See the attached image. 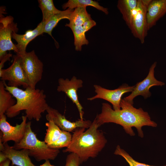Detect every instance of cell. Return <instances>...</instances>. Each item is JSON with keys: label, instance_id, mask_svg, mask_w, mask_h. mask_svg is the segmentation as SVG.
Returning <instances> with one entry per match:
<instances>
[{"label": "cell", "instance_id": "cell-26", "mask_svg": "<svg viewBox=\"0 0 166 166\" xmlns=\"http://www.w3.org/2000/svg\"><path fill=\"white\" fill-rule=\"evenodd\" d=\"M114 154L116 155H120L123 157L128 164L129 166H156L150 165L137 161L125 150L122 149L119 145L117 146ZM162 166H166V165Z\"/></svg>", "mask_w": 166, "mask_h": 166}, {"label": "cell", "instance_id": "cell-6", "mask_svg": "<svg viewBox=\"0 0 166 166\" xmlns=\"http://www.w3.org/2000/svg\"><path fill=\"white\" fill-rule=\"evenodd\" d=\"M12 64L6 69L0 70L1 81H7L8 86L18 87L22 86L25 89L30 87L29 83L23 69L21 57L16 54L13 56Z\"/></svg>", "mask_w": 166, "mask_h": 166}, {"label": "cell", "instance_id": "cell-9", "mask_svg": "<svg viewBox=\"0 0 166 166\" xmlns=\"http://www.w3.org/2000/svg\"><path fill=\"white\" fill-rule=\"evenodd\" d=\"M93 86L96 94L88 98V100L93 101L97 99H104L112 104L113 109L118 110L121 109L120 104L122 96L125 93L132 92L135 85L130 86L124 83L117 88L113 90L107 89L97 85H94Z\"/></svg>", "mask_w": 166, "mask_h": 166}, {"label": "cell", "instance_id": "cell-30", "mask_svg": "<svg viewBox=\"0 0 166 166\" xmlns=\"http://www.w3.org/2000/svg\"><path fill=\"white\" fill-rule=\"evenodd\" d=\"M8 158L7 157L5 154L2 152H0V163L6 161Z\"/></svg>", "mask_w": 166, "mask_h": 166}, {"label": "cell", "instance_id": "cell-17", "mask_svg": "<svg viewBox=\"0 0 166 166\" xmlns=\"http://www.w3.org/2000/svg\"><path fill=\"white\" fill-rule=\"evenodd\" d=\"M12 94L5 89L4 81H0V116L5 114L6 111L16 103V101Z\"/></svg>", "mask_w": 166, "mask_h": 166}, {"label": "cell", "instance_id": "cell-10", "mask_svg": "<svg viewBox=\"0 0 166 166\" xmlns=\"http://www.w3.org/2000/svg\"><path fill=\"white\" fill-rule=\"evenodd\" d=\"M22 121L15 126L11 125L7 121L5 115L0 116V140L3 143L13 141L17 144L19 143L23 138L26 131L27 117L26 116L22 117Z\"/></svg>", "mask_w": 166, "mask_h": 166}, {"label": "cell", "instance_id": "cell-29", "mask_svg": "<svg viewBox=\"0 0 166 166\" xmlns=\"http://www.w3.org/2000/svg\"><path fill=\"white\" fill-rule=\"evenodd\" d=\"M12 54L10 53H6L0 60V70H2L4 66V64L7 61L10 60V58L12 57Z\"/></svg>", "mask_w": 166, "mask_h": 166}, {"label": "cell", "instance_id": "cell-3", "mask_svg": "<svg viewBox=\"0 0 166 166\" xmlns=\"http://www.w3.org/2000/svg\"><path fill=\"white\" fill-rule=\"evenodd\" d=\"M99 127L94 119L86 131L84 128L75 129L70 144L63 152L75 154L81 164L89 158L96 157L107 142L103 133L98 129Z\"/></svg>", "mask_w": 166, "mask_h": 166}, {"label": "cell", "instance_id": "cell-5", "mask_svg": "<svg viewBox=\"0 0 166 166\" xmlns=\"http://www.w3.org/2000/svg\"><path fill=\"white\" fill-rule=\"evenodd\" d=\"M151 0H138L137 6L132 12L128 26L133 36L142 44L144 43L148 30L146 13L148 4Z\"/></svg>", "mask_w": 166, "mask_h": 166}, {"label": "cell", "instance_id": "cell-28", "mask_svg": "<svg viewBox=\"0 0 166 166\" xmlns=\"http://www.w3.org/2000/svg\"><path fill=\"white\" fill-rule=\"evenodd\" d=\"M96 25V22L92 19H91L86 21L83 24L82 26L84 31L86 32L93 27L95 26Z\"/></svg>", "mask_w": 166, "mask_h": 166}, {"label": "cell", "instance_id": "cell-23", "mask_svg": "<svg viewBox=\"0 0 166 166\" xmlns=\"http://www.w3.org/2000/svg\"><path fill=\"white\" fill-rule=\"evenodd\" d=\"M72 30L74 36V45L75 49L77 51L81 50L83 45H87L89 41L86 39L85 32L82 26H69Z\"/></svg>", "mask_w": 166, "mask_h": 166}, {"label": "cell", "instance_id": "cell-21", "mask_svg": "<svg viewBox=\"0 0 166 166\" xmlns=\"http://www.w3.org/2000/svg\"><path fill=\"white\" fill-rule=\"evenodd\" d=\"M88 6L93 7L102 11L106 14H109L108 8L100 6L98 2L92 0H69L63 5L62 8L64 9L67 8L74 9L77 7H86Z\"/></svg>", "mask_w": 166, "mask_h": 166}, {"label": "cell", "instance_id": "cell-32", "mask_svg": "<svg viewBox=\"0 0 166 166\" xmlns=\"http://www.w3.org/2000/svg\"><path fill=\"white\" fill-rule=\"evenodd\" d=\"M51 165L49 162V160H47L45 161L43 164L39 166H51Z\"/></svg>", "mask_w": 166, "mask_h": 166}, {"label": "cell", "instance_id": "cell-16", "mask_svg": "<svg viewBox=\"0 0 166 166\" xmlns=\"http://www.w3.org/2000/svg\"><path fill=\"white\" fill-rule=\"evenodd\" d=\"M166 13V0H151L148 6L146 19L148 30Z\"/></svg>", "mask_w": 166, "mask_h": 166}, {"label": "cell", "instance_id": "cell-33", "mask_svg": "<svg viewBox=\"0 0 166 166\" xmlns=\"http://www.w3.org/2000/svg\"><path fill=\"white\" fill-rule=\"evenodd\" d=\"M51 166H54V165H51Z\"/></svg>", "mask_w": 166, "mask_h": 166}, {"label": "cell", "instance_id": "cell-4", "mask_svg": "<svg viewBox=\"0 0 166 166\" xmlns=\"http://www.w3.org/2000/svg\"><path fill=\"white\" fill-rule=\"evenodd\" d=\"M31 123L30 121L27 122L23 138L19 143H15L11 147L18 150L23 149L28 150L30 156L33 157L38 161L54 160L59 153V150L50 148L44 141L38 139L32 130Z\"/></svg>", "mask_w": 166, "mask_h": 166}, {"label": "cell", "instance_id": "cell-18", "mask_svg": "<svg viewBox=\"0 0 166 166\" xmlns=\"http://www.w3.org/2000/svg\"><path fill=\"white\" fill-rule=\"evenodd\" d=\"M74 10V9L68 8L65 10L62 11L59 13L51 16L47 22H45L43 30V33H47L53 37L52 32L53 28L61 19H67L69 20Z\"/></svg>", "mask_w": 166, "mask_h": 166}, {"label": "cell", "instance_id": "cell-1", "mask_svg": "<svg viewBox=\"0 0 166 166\" xmlns=\"http://www.w3.org/2000/svg\"><path fill=\"white\" fill-rule=\"evenodd\" d=\"M120 106L121 109L115 110L109 104L103 103L101 113L95 118L99 126L106 123H114L121 126L125 132L131 136L135 135L132 129L134 127L141 138L144 137L142 129L143 126H157L156 123L151 120L148 113L142 108L134 107L133 104L123 98L121 100Z\"/></svg>", "mask_w": 166, "mask_h": 166}, {"label": "cell", "instance_id": "cell-11", "mask_svg": "<svg viewBox=\"0 0 166 166\" xmlns=\"http://www.w3.org/2000/svg\"><path fill=\"white\" fill-rule=\"evenodd\" d=\"M157 62H154L151 65L147 76L142 81L137 82L131 94L123 99L127 102L133 104V99L136 97L140 95L144 99L150 97L151 93L149 89L154 86H162L165 85L164 82L157 80L154 76L155 69Z\"/></svg>", "mask_w": 166, "mask_h": 166}, {"label": "cell", "instance_id": "cell-14", "mask_svg": "<svg viewBox=\"0 0 166 166\" xmlns=\"http://www.w3.org/2000/svg\"><path fill=\"white\" fill-rule=\"evenodd\" d=\"M3 144L4 148L1 151L4 152L7 157L12 162L11 165L35 166L30 158L28 150L26 149L16 150L10 146L7 143Z\"/></svg>", "mask_w": 166, "mask_h": 166}, {"label": "cell", "instance_id": "cell-20", "mask_svg": "<svg viewBox=\"0 0 166 166\" xmlns=\"http://www.w3.org/2000/svg\"><path fill=\"white\" fill-rule=\"evenodd\" d=\"M91 19V15L87 12L86 7H77L72 12L69 22L66 24L65 26H82L86 21Z\"/></svg>", "mask_w": 166, "mask_h": 166}, {"label": "cell", "instance_id": "cell-25", "mask_svg": "<svg viewBox=\"0 0 166 166\" xmlns=\"http://www.w3.org/2000/svg\"><path fill=\"white\" fill-rule=\"evenodd\" d=\"M72 136L70 132L62 130L61 135L57 141L53 144L48 145L51 148L55 149L68 147L72 140Z\"/></svg>", "mask_w": 166, "mask_h": 166}, {"label": "cell", "instance_id": "cell-22", "mask_svg": "<svg viewBox=\"0 0 166 166\" xmlns=\"http://www.w3.org/2000/svg\"><path fill=\"white\" fill-rule=\"evenodd\" d=\"M38 2L42 13L43 22H46L51 16L62 11L55 7L52 0H39Z\"/></svg>", "mask_w": 166, "mask_h": 166}, {"label": "cell", "instance_id": "cell-31", "mask_svg": "<svg viewBox=\"0 0 166 166\" xmlns=\"http://www.w3.org/2000/svg\"><path fill=\"white\" fill-rule=\"evenodd\" d=\"M10 162V160L8 159L5 161L0 163V166H9Z\"/></svg>", "mask_w": 166, "mask_h": 166}, {"label": "cell", "instance_id": "cell-8", "mask_svg": "<svg viewBox=\"0 0 166 166\" xmlns=\"http://www.w3.org/2000/svg\"><path fill=\"white\" fill-rule=\"evenodd\" d=\"M18 30L17 24L14 23L11 16L1 17L0 19V59L7 53V51L13 50L17 53L18 51L12 42L11 37L13 32Z\"/></svg>", "mask_w": 166, "mask_h": 166}, {"label": "cell", "instance_id": "cell-27", "mask_svg": "<svg viewBox=\"0 0 166 166\" xmlns=\"http://www.w3.org/2000/svg\"><path fill=\"white\" fill-rule=\"evenodd\" d=\"M81 162L78 156L73 153L68 155L65 166H79Z\"/></svg>", "mask_w": 166, "mask_h": 166}, {"label": "cell", "instance_id": "cell-19", "mask_svg": "<svg viewBox=\"0 0 166 166\" xmlns=\"http://www.w3.org/2000/svg\"><path fill=\"white\" fill-rule=\"evenodd\" d=\"M138 0H119L117 7L122 15L127 26L129 24L133 10L136 8Z\"/></svg>", "mask_w": 166, "mask_h": 166}, {"label": "cell", "instance_id": "cell-13", "mask_svg": "<svg viewBox=\"0 0 166 166\" xmlns=\"http://www.w3.org/2000/svg\"><path fill=\"white\" fill-rule=\"evenodd\" d=\"M45 117L48 121H51L61 130L70 132L77 128H88L92 122L89 120L80 119L75 122H71L67 120L65 116L60 113L57 109L49 106L46 111Z\"/></svg>", "mask_w": 166, "mask_h": 166}, {"label": "cell", "instance_id": "cell-12", "mask_svg": "<svg viewBox=\"0 0 166 166\" xmlns=\"http://www.w3.org/2000/svg\"><path fill=\"white\" fill-rule=\"evenodd\" d=\"M83 81L74 76L70 80L60 78L58 80V85L57 90L64 93L69 99L75 104L79 112L80 119L84 120L83 107L79 101L77 91L82 87Z\"/></svg>", "mask_w": 166, "mask_h": 166}, {"label": "cell", "instance_id": "cell-7", "mask_svg": "<svg viewBox=\"0 0 166 166\" xmlns=\"http://www.w3.org/2000/svg\"><path fill=\"white\" fill-rule=\"evenodd\" d=\"M21 57L23 69L28 80L30 87L36 88L37 84L42 79L43 64L33 50L30 52L18 54Z\"/></svg>", "mask_w": 166, "mask_h": 166}, {"label": "cell", "instance_id": "cell-34", "mask_svg": "<svg viewBox=\"0 0 166 166\" xmlns=\"http://www.w3.org/2000/svg\"><path fill=\"white\" fill-rule=\"evenodd\" d=\"M11 166H15V165H11Z\"/></svg>", "mask_w": 166, "mask_h": 166}, {"label": "cell", "instance_id": "cell-15", "mask_svg": "<svg viewBox=\"0 0 166 166\" xmlns=\"http://www.w3.org/2000/svg\"><path fill=\"white\" fill-rule=\"evenodd\" d=\"M45 24V22L42 21L34 30H28L23 34H18L15 32L12 33V38L17 43L15 45L18 53L17 54H22L26 52V46L29 43L37 36L43 33Z\"/></svg>", "mask_w": 166, "mask_h": 166}, {"label": "cell", "instance_id": "cell-24", "mask_svg": "<svg viewBox=\"0 0 166 166\" xmlns=\"http://www.w3.org/2000/svg\"><path fill=\"white\" fill-rule=\"evenodd\" d=\"M45 125L47 129L44 141L48 145H49L57 141L61 135L62 130L51 121H48L45 124Z\"/></svg>", "mask_w": 166, "mask_h": 166}, {"label": "cell", "instance_id": "cell-2", "mask_svg": "<svg viewBox=\"0 0 166 166\" xmlns=\"http://www.w3.org/2000/svg\"><path fill=\"white\" fill-rule=\"evenodd\" d=\"M4 83L6 89L12 94L16 101V104L6 111V116L10 118L14 117L24 110L25 116L29 120L34 119L39 121L42 114L46 111L49 106L44 90L30 87L23 90L9 86L5 81Z\"/></svg>", "mask_w": 166, "mask_h": 166}]
</instances>
